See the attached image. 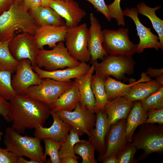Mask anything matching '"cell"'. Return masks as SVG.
I'll list each match as a JSON object with an SVG mask.
<instances>
[{
    "label": "cell",
    "mask_w": 163,
    "mask_h": 163,
    "mask_svg": "<svg viewBox=\"0 0 163 163\" xmlns=\"http://www.w3.org/2000/svg\"><path fill=\"white\" fill-rule=\"evenodd\" d=\"M9 102L11 127L19 134L43 126L50 115V106L24 95H17Z\"/></svg>",
    "instance_id": "1"
},
{
    "label": "cell",
    "mask_w": 163,
    "mask_h": 163,
    "mask_svg": "<svg viewBox=\"0 0 163 163\" xmlns=\"http://www.w3.org/2000/svg\"><path fill=\"white\" fill-rule=\"evenodd\" d=\"M38 27L22 3L14 2L0 15V41L9 40L15 33L26 32L34 36Z\"/></svg>",
    "instance_id": "2"
},
{
    "label": "cell",
    "mask_w": 163,
    "mask_h": 163,
    "mask_svg": "<svg viewBox=\"0 0 163 163\" xmlns=\"http://www.w3.org/2000/svg\"><path fill=\"white\" fill-rule=\"evenodd\" d=\"M41 140L36 137L23 136L11 127L5 130L3 140L6 149L17 158L25 156L40 163L46 162Z\"/></svg>",
    "instance_id": "3"
},
{
    "label": "cell",
    "mask_w": 163,
    "mask_h": 163,
    "mask_svg": "<svg viewBox=\"0 0 163 163\" xmlns=\"http://www.w3.org/2000/svg\"><path fill=\"white\" fill-rule=\"evenodd\" d=\"M93 63L95 72L101 77L105 79L112 76L119 81L127 79L126 75H129L133 73L136 64L132 56L108 54L100 62L97 61Z\"/></svg>",
    "instance_id": "4"
},
{
    "label": "cell",
    "mask_w": 163,
    "mask_h": 163,
    "mask_svg": "<svg viewBox=\"0 0 163 163\" xmlns=\"http://www.w3.org/2000/svg\"><path fill=\"white\" fill-rule=\"evenodd\" d=\"M80 63L70 55L62 41L58 42L51 50L39 49L37 59V66L48 71L75 67Z\"/></svg>",
    "instance_id": "5"
},
{
    "label": "cell",
    "mask_w": 163,
    "mask_h": 163,
    "mask_svg": "<svg viewBox=\"0 0 163 163\" xmlns=\"http://www.w3.org/2000/svg\"><path fill=\"white\" fill-rule=\"evenodd\" d=\"M103 45L108 55L132 56L136 52L137 45L129 39L127 28L102 30Z\"/></svg>",
    "instance_id": "6"
},
{
    "label": "cell",
    "mask_w": 163,
    "mask_h": 163,
    "mask_svg": "<svg viewBox=\"0 0 163 163\" xmlns=\"http://www.w3.org/2000/svg\"><path fill=\"white\" fill-rule=\"evenodd\" d=\"M74 82L72 80L60 82L50 78H42L39 84L29 87L24 95L50 106Z\"/></svg>",
    "instance_id": "7"
},
{
    "label": "cell",
    "mask_w": 163,
    "mask_h": 163,
    "mask_svg": "<svg viewBox=\"0 0 163 163\" xmlns=\"http://www.w3.org/2000/svg\"><path fill=\"white\" fill-rule=\"evenodd\" d=\"M160 125H141L138 131L133 136L131 142L137 150H143L145 155L163 151V126Z\"/></svg>",
    "instance_id": "8"
},
{
    "label": "cell",
    "mask_w": 163,
    "mask_h": 163,
    "mask_svg": "<svg viewBox=\"0 0 163 163\" xmlns=\"http://www.w3.org/2000/svg\"><path fill=\"white\" fill-rule=\"evenodd\" d=\"M88 36V28L86 23L68 27L65 46L70 55L80 62L87 63L90 61L91 55L87 47Z\"/></svg>",
    "instance_id": "9"
},
{
    "label": "cell",
    "mask_w": 163,
    "mask_h": 163,
    "mask_svg": "<svg viewBox=\"0 0 163 163\" xmlns=\"http://www.w3.org/2000/svg\"><path fill=\"white\" fill-rule=\"evenodd\" d=\"M73 111L60 110L55 112L63 121L69 124L79 136H88L94 127L96 115L79 102Z\"/></svg>",
    "instance_id": "10"
},
{
    "label": "cell",
    "mask_w": 163,
    "mask_h": 163,
    "mask_svg": "<svg viewBox=\"0 0 163 163\" xmlns=\"http://www.w3.org/2000/svg\"><path fill=\"white\" fill-rule=\"evenodd\" d=\"M8 48L14 59L18 61L27 59L32 67L37 66V59L39 50L34 36L23 32L14 36L9 41Z\"/></svg>",
    "instance_id": "11"
},
{
    "label": "cell",
    "mask_w": 163,
    "mask_h": 163,
    "mask_svg": "<svg viewBox=\"0 0 163 163\" xmlns=\"http://www.w3.org/2000/svg\"><path fill=\"white\" fill-rule=\"evenodd\" d=\"M14 72L11 78V85L17 95H24L29 87L39 84L42 79L33 69L28 59L19 61Z\"/></svg>",
    "instance_id": "12"
},
{
    "label": "cell",
    "mask_w": 163,
    "mask_h": 163,
    "mask_svg": "<svg viewBox=\"0 0 163 163\" xmlns=\"http://www.w3.org/2000/svg\"><path fill=\"white\" fill-rule=\"evenodd\" d=\"M123 12L124 16L131 18L136 25L137 35L139 39V43L137 46L136 52L141 53L145 49L149 48L163 50V47L158 41V36L151 32V28L145 27L139 20L137 8H127Z\"/></svg>",
    "instance_id": "13"
},
{
    "label": "cell",
    "mask_w": 163,
    "mask_h": 163,
    "mask_svg": "<svg viewBox=\"0 0 163 163\" xmlns=\"http://www.w3.org/2000/svg\"><path fill=\"white\" fill-rule=\"evenodd\" d=\"M126 124V119H123L110 125L106 136V151L98 157L100 161L109 156L116 155L119 150L128 142L125 131Z\"/></svg>",
    "instance_id": "14"
},
{
    "label": "cell",
    "mask_w": 163,
    "mask_h": 163,
    "mask_svg": "<svg viewBox=\"0 0 163 163\" xmlns=\"http://www.w3.org/2000/svg\"><path fill=\"white\" fill-rule=\"evenodd\" d=\"M49 6L64 20L65 25L68 27L78 25L87 14L85 11L74 0L66 2L53 0Z\"/></svg>",
    "instance_id": "15"
},
{
    "label": "cell",
    "mask_w": 163,
    "mask_h": 163,
    "mask_svg": "<svg viewBox=\"0 0 163 163\" xmlns=\"http://www.w3.org/2000/svg\"><path fill=\"white\" fill-rule=\"evenodd\" d=\"M90 21L87 47L91 55L90 61L92 63L98 59L102 60L108 54L103 45L101 26L92 13L90 14Z\"/></svg>",
    "instance_id": "16"
},
{
    "label": "cell",
    "mask_w": 163,
    "mask_h": 163,
    "mask_svg": "<svg viewBox=\"0 0 163 163\" xmlns=\"http://www.w3.org/2000/svg\"><path fill=\"white\" fill-rule=\"evenodd\" d=\"M67 29L65 25L38 27L34 37L38 49H43V46L46 45L53 48L58 42H64Z\"/></svg>",
    "instance_id": "17"
},
{
    "label": "cell",
    "mask_w": 163,
    "mask_h": 163,
    "mask_svg": "<svg viewBox=\"0 0 163 163\" xmlns=\"http://www.w3.org/2000/svg\"><path fill=\"white\" fill-rule=\"evenodd\" d=\"M50 114L53 119L52 125L49 128L40 126L35 129L34 136L41 140L49 138L62 142L66 139L72 127L69 124L62 120L55 112L50 110Z\"/></svg>",
    "instance_id": "18"
},
{
    "label": "cell",
    "mask_w": 163,
    "mask_h": 163,
    "mask_svg": "<svg viewBox=\"0 0 163 163\" xmlns=\"http://www.w3.org/2000/svg\"><path fill=\"white\" fill-rule=\"evenodd\" d=\"M90 67L87 63L81 62L76 66L52 71L42 69L37 66L33 67V69L41 79L50 78L60 82H66L82 76L88 71Z\"/></svg>",
    "instance_id": "19"
},
{
    "label": "cell",
    "mask_w": 163,
    "mask_h": 163,
    "mask_svg": "<svg viewBox=\"0 0 163 163\" xmlns=\"http://www.w3.org/2000/svg\"><path fill=\"white\" fill-rule=\"evenodd\" d=\"M95 71L94 63L90 66L88 71L80 77L74 79L80 95L79 103L91 111L95 113L96 101L91 85L92 76Z\"/></svg>",
    "instance_id": "20"
},
{
    "label": "cell",
    "mask_w": 163,
    "mask_h": 163,
    "mask_svg": "<svg viewBox=\"0 0 163 163\" xmlns=\"http://www.w3.org/2000/svg\"><path fill=\"white\" fill-rule=\"evenodd\" d=\"M96 113L95 126L88 137L95 150L102 155L106 151L105 139L110 126L107 115L103 110H99Z\"/></svg>",
    "instance_id": "21"
},
{
    "label": "cell",
    "mask_w": 163,
    "mask_h": 163,
    "mask_svg": "<svg viewBox=\"0 0 163 163\" xmlns=\"http://www.w3.org/2000/svg\"><path fill=\"white\" fill-rule=\"evenodd\" d=\"M133 102L124 96L109 100L103 111L107 114L109 126L123 119H126L131 109Z\"/></svg>",
    "instance_id": "22"
},
{
    "label": "cell",
    "mask_w": 163,
    "mask_h": 163,
    "mask_svg": "<svg viewBox=\"0 0 163 163\" xmlns=\"http://www.w3.org/2000/svg\"><path fill=\"white\" fill-rule=\"evenodd\" d=\"M28 12L38 27L65 25L64 20L50 6H37L30 9Z\"/></svg>",
    "instance_id": "23"
},
{
    "label": "cell",
    "mask_w": 163,
    "mask_h": 163,
    "mask_svg": "<svg viewBox=\"0 0 163 163\" xmlns=\"http://www.w3.org/2000/svg\"><path fill=\"white\" fill-rule=\"evenodd\" d=\"M148 111L142 107L141 101L133 102L129 113L126 119V133L128 142H131L134 132L139 126L146 120Z\"/></svg>",
    "instance_id": "24"
},
{
    "label": "cell",
    "mask_w": 163,
    "mask_h": 163,
    "mask_svg": "<svg viewBox=\"0 0 163 163\" xmlns=\"http://www.w3.org/2000/svg\"><path fill=\"white\" fill-rule=\"evenodd\" d=\"M151 80L146 72L142 73L141 78L137 81H133L128 84L108 76L105 79V88L108 100L125 96L131 87L137 83L148 82Z\"/></svg>",
    "instance_id": "25"
},
{
    "label": "cell",
    "mask_w": 163,
    "mask_h": 163,
    "mask_svg": "<svg viewBox=\"0 0 163 163\" xmlns=\"http://www.w3.org/2000/svg\"><path fill=\"white\" fill-rule=\"evenodd\" d=\"M80 100V95L75 82L63 93L53 103L50 105L51 110L71 111L74 110Z\"/></svg>",
    "instance_id": "26"
},
{
    "label": "cell",
    "mask_w": 163,
    "mask_h": 163,
    "mask_svg": "<svg viewBox=\"0 0 163 163\" xmlns=\"http://www.w3.org/2000/svg\"><path fill=\"white\" fill-rule=\"evenodd\" d=\"M163 84L157 80L139 82L134 84L124 96L132 102L142 101L157 91Z\"/></svg>",
    "instance_id": "27"
},
{
    "label": "cell",
    "mask_w": 163,
    "mask_h": 163,
    "mask_svg": "<svg viewBox=\"0 0 163 163\" xmlns=\"http://www.w3.org/2000/svg\"><path fill=\"white\" fill-rule=\"evenodd\" d=\"M105 80L96 72L91 77V87L96 103L95 113L99 110H103L109 101L105 90Z\"/></svg>",
    "instance_id": "28"
},
{
    "label": "cell",
    "mask_w": 163,
    "mask_h": 163,
    "mask_svg": "<svg viewBox=\"0 0 163 163\" xmlns=\"http://www.w3.org/2000/svg\"><path fill=\"white\" fill-rule=\"evenodd\" d=\"M161 8L160 6L151 8L143 2L138 4L137 6L138 13L147 17L150 20L153 28L158 34L159 41L163 47V20L155 14L156 11Z\"/></svg>",
    "instance_id": "29"
},
{
    "label": "cell",
    "mask_w": 163,
    "mask_h": 163,
    "mask_svg": "<svg viewBox=\"0 0 163 163\" xmlns=\"http://www.w3.org/2000/svg\"><path fill=\"white\" fill-rule=\"evenodd\" d=\"M10 40L0 41V70L8 71L12 74L15 72L19 61L14 58L10 51L8 43Z\"/></svg>",
    "instance_id": "30"
},
{
    "label": "cell",
    "mask_w": 163,
    "mask_h": 163,
    "mask_svg": "<svg viewBox=\"0 0 163 163\" xmlns=\"http://www.w3.org/2000/svg\"><path fill=\"white\" fill-rule=\"evenodd\" d=\"M95 149L91 142L83 140L74 145L75 154L79 155L82 158V163H96L94 153Z\"/></svg>",
    "instance_id": "31"
},
{
    "label": "cell",
    "mask_w": 163,
    "mask_h": 163,
    "mask_svg": "<svg viewBox=\"0 0 163 163\" xmlns=\"http://www.w3.org/2000/svg\"><path fill=\"white\" fill-rule=\"evenodd\" d=\"M83 140L79 139L78 133L72 128L70 129L68 136L66 139L62 142L59 151V155L60 158L66 156L70 155L77 159L78 157L74 152L75 145Z\"/></svg>",
    "instance_id": "32"
},
{
    "label": "cell",
    "mask_w": 163,
    "mask_h": 163,
    "mask_svg": "<svg viewBox=\"0 0 163 163\" xmlns=\"http://www.w3.org/2000/svg\"><path fill=\"white\" fill-rule=\"evenodd\" d=\"M11 74L9 71L0 70V95L9 101L17 95L11 85Z\"/></svg>",
    "instance_id": "33"
},
{
    "label": "cell",
    "mask_w": 163,
    "mask_h": 163,
    "mask_svg": "<svg viewBox=\"0 0 163 163\" xmlns=\"http://www.w3.org/2000/svg\"><path fill=\"white\" fill-rule=\"evenodd\" d=\"M143 108L146 110L163 107V86L155 92L141 101Z\"/></svg>",
    "instance_id": "34"
},
{
    "label": "cell",
    "mask_w": 163,
    "mask_h": 163,
    "mask_svg": "<svg viewBox=\"0 0 163 163\" xmlns=\"http://www.w3.org/2000/svg\"><path fill=\"white\" fill-rule=\"evenodd\" d=\"M137 149L131 142H128L118 151L116 155L118 163H136L134 159Z\"/></svg>",
    "instance_id": "35"
},
{
    "label": "cell",
    "mask_w": 163,
    "mask_h": 163,
    "mask_svg": "<svg viewBox=\"0 0 163 163\" xmlns=\"http://www.w3.org/2000/svg\"><path fill=\"white\" fill-rule=\"evenodd\" d=\"M43 140L45 145L44 155L45 157L46 158L47 155H49L52 163H61L59 151L62 142L54 141L49 138H44Z\"/></svg>",
    "instance_id": "36"
},
{
    "label": "cell",
    "mask_w": 163,
    "mask_h": 163,
    "mask_svg": "<svg viewBox=\"0 0 163 163\" xmlns=\"http://www.w3.org/2000/svg\"><path fill=\"white\" fill-rule=\"evenodd\" d=\"M121 0H114L111 4L107 5L110 18H114L118 26H124L125 24L124 15L120 7Z\"/></svg>",
    "instance_id": "37"
},
{
    "label": "cell",
    "mask_w": 163,
    "mask_h": 163,
    "mask_svg": "<svg viewBox=\"0 0 163 163\" xmlns=\"http://www.w3.org/2000/svg\"><path fill=\"white\" fill-rule=\"evenodd\" d=\"M160 125L163 124V107L159 109H153L148 111V116L144 123Z\"/></svg>",
    "instance_id": "38"
},
{
    "label": "cell",
    "mask_w": 163,
    "mask_h": 163,
    "mask_svg": "<svg viewBox=\"0 0 163 163\" xmlns=\"http://www.w3.org/2000/svg\"><path fill=\"white\" fill-rule=\"evenodd\" d=\"M91 3L97 11L101 13L108 21H110V17L107 5L104 0H85Z\"/></svg>",
    "instance_id": "39"
},
{
    "label": "cell",
    "mask_w": 163,
    "mask_h": 163,
    "mask_svg": "<svg viewBox=\"0 0 163 163\" xmlns=\"http://www.w3.org/2000/svg\"><path fill=\"white\" fill-rule=\"evenodd\" d=\"M17 157L6 148L0 147V163H17Z\"/></svg>",
    "instance_id": "40"
},
{
    "label": "cell",
    "mask_w": 163,
    "mask_h": 163,
    "mask_svg": "<svg viewBox=\"0 0 163 163\" xmlns=\"http://www.w3.org/2000/svg\"><path fill=\"white\" fill-rule=\"evenodd\" d=\"M10 105L9 101L0 95V115L7 121L9 122Z\"/></svg>",
    "instance_id": "41"
},
{
    "label": "cell",
    "mask_w": 163,
    "mask_h": 163,
    "mask_svg": "<svg viewBox=\"0 0 163 163\" xmlns=\"http://www.w3.org/2000/svg\"><path fill=\"white\" fill-rule=\"evenodd\" d=\"M22 5L26 11L37 6L41 5V0H23Z\"/></svg>",
    "instance_id": "42"
},
{
    "label": "cell",
    "mask_w": 163,
    "mask_h": 163,
    "mask_svg": "<svg viewBox=\"0 0 163 163\" xmlns=\"http://www.w3.org/2000/svg\"><path fill=\"white\" fill-rule=\"evenodd\" d=\"M13 3L12 0H0V15L8 11Z\"/></svg>",
    "instance_id": "43"
},
{
    "label": "cell",
    "mask_w": 163,
    "mask_h": 163,
    "mask_svg": "<svg viewBox=\"0 0 163 163\" xmlns=\"http://www.w3.org/2000/svg\"><path fill=\"white\" fill-rule=\"evenodd\" d=\"M146 73L150 78L157 77L163 74V69H156L149 67Z\"/></svg>",
    "instance_id": "44"
},
{
    "label": "cell",
    "mask_w": 163,
    "mask_h": 163,
    "mask_svg": "<svg viewBox=\"0 0 163 163\" xmlns=\"http://www.w3.org/2000/svg\"><path fill=\"white\" fill-rule=\"evenodd\" d=\"M61 163H78L77 159L73 157L67 155L60 158Z\"/></svg>",
    "instance_id": "45"
},
{
    "label": "cell",
    "mask_w": 163,
    "mask_h": 163,
    "mask_svg": "<svg viewBox=\"0 0 163 163\" xmlns=\"http://www.w3.org/2000/svg\"><path fill=\"white\" fill-rule=\"evenodd\" d=\"M103 163H118V161L116 155L109 156L102 161Z\"/></svg>",
    "instance_id": "46"
},
{
    "label": "cell",
    "mask_w": 163,
    "mask_h": 163,
    "mask_svg": "<svg viewBox=\"0 0 163 163\" xmlns=\"http://www.w3.org/2000/svg\"><path fill=\"white\" fill-rule=\"evenodd\" d=\"M17 163H40L38 161L33 160H27L22 156L17 158Z\"/></svg>",
    "instance_id": "47"
},
{
    "label": "cell",
    "mask_w": 163,
    "mask_h": 163,
    "mask_svg": "<svg viewBox=\"0 0 163 163\" xmlns=\"http://www.w3.org/2000/svg\"><path fill=\"white\" fill-rule=\"evenodd\" d=\"M53 0H41V5L44 6H49L51 2Z\"/></svg>",
    "instance_id": "48"
},
{
    "label": "cell",
    "mask_w": 163,
    "mask_h": 163,
    "mask_svg": "<svg viewBox=\"0 0 163 163\" xmlns=\"http://www.w3.org/2000/svg\"><path fill=\"white\" fill-rule=\"evenodd\" d=\"M13 2H16L18 3H21L22 2L23 0H12Z\"/></svg>",
    "instance_id": "49"
},
{
    "label": "cell",
    "mask_w": 163,
    "mask_h": 163,
    "mask_svg": "<svg viewBox=\"0 0 163 163\" xmlns=\"http://www.w3.org/2000/svg\"><path fill=\"white\" fill-rule=\"evenodd\" d=\"M3 134V133L1 130V129L0 128V141L1 140V139H2V136Z\"/></svg>",
    "instance_id": "50"
},
{
    "label": "cell",
    "mask_w": 163,
    "mask_h": 163,
    "mask_svg": "<svg viewBox=\"0 0 163 163\" xmlns=\"http://www.w3.org/2000/svg\"><path fill=\"white\" fill-rule=\"evenodd\" d=\"M60 0L63 1V2H66L68 1V0Z\"/></svg>",
    "instance_id": "51"
}]
</instances>
